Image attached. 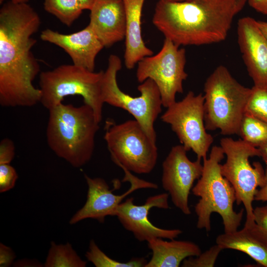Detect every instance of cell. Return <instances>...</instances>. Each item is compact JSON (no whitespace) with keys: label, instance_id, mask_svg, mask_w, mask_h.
<instances>
[{"label":"cell","instance_id":"cell-1","mask_svg":"<svg viewBox=\"0 0 267 267\" xmlns=\"http://www.w3.org/2000/svg\"><path fill=\"white\" fill-rule=\"evenodd\" d=\"M38 13L27 3L4 4L0 10V104L3 107H32L41 92L33 82L40 71L31 49L32 36L40 27Z\"/></svg>","mask_w":267,"mask_h":267},{"label":"cell","instance_id":"cell-28","mask_svg":"<svg viewBox=\"0 0 267 267\" xmlns=\"http://www.w3.org/2000/svg\"><path fill=\"white\" fill-rule=\"evenodd\" d=\"M15 169L9 164H0V192L3 193L13 188L18 178Z\"/></svg>","mask_w":267,"mask_h":267},{"label":"cell","instance_id":"cell-22","mask_svg":"<svg viewBox=\"0 0 267 267\" xmlns=\"http://www.w3.org/2000/svg\"><path fill=\"white\" fill-rule=\"evenodd\" d=\"M46 11L68 27L71 26L84 10L79 0H44Z\"/></svg>","mask_w":267,"mask_h":267},{"label":"cell","instance_id":"cell-17","mask_svg":"<svg viewBox=\"0 0 267 267\" xmlns=\"http://www.w3.org/2000/svg\"><path fill=\"white\" fill-rule=\"evenodd\" d=\"M89 26L104 47L125 38L126 15L123 0H95Z\"/></svg>","mask_w":267,"mask_h":267},{"label":"cell","instance_id":"cell-14","mask_svg":"<svg viewBox=\"0 0 267 267\" xmlns=\"http://www.w3.org/2000/svg\"><path fill=\"white\" fill-rule=\"evenodd\" d=\"M169 196L168 193H162L149 197L141 205H135L134 198H128L119 204L114 216L117 217L123 226L139 241L148 242L156 238L174 239L182 233L181 230L159 228L152 224L148 218L149 211L153 207L169 208Z\"/></svg>","mask_w":267,"mask_h":267},{"label":"cell","instance_id":"cell-37","mask_svg":"<svg viewBox=\"0 0 267 267\" xmlns=\"http://www.w3.org/2000/svg\"><path fill=\"white\" fill-rule=\"evenodd\" d=\"M10 1L15 3H27L29 0H10Z\"/></svg>","mask_w":267,"mask_h":267},{"label":"cell","instance_id":"cell-16","mask_svg":"<svg viewBox=\"0 0 267 267\" xmlns=\"http://www.w3.org/2000/svg\"><path fill=\"white\" fill-rule=\"evenodd\" d=\"M41 39L62 48L71 57L73 64L94 71L95 60L103 45L88 25L78 32L64 34L46 29Z\"/></svg>","mask_w":267,"mask_h":267},{"label":"cell","instance_id":"cell-12","mask_svg":"<svg viewBox=\"0 0 267 267\" xmlns=\"http://www.w3.org/2000/svg\"><path fill=\"white\" fill-rule=\"evenodd\" d=\"M124 181L131 183L130 188L122 195H115L113 189H110L106 181L101 178H92L84 174L88 190L87 201L69 221L70 224H75L83 220L92 219L100 223L104 222L107 216H114L118 206L123 200L134 191L142 188H158L154 183L140 179L132 175L125 168Z\"/></svg>","mask_w":267,"mask_h":267},{"label":"cell","instance_id":"cell-24","mask_svg":"<svg viewBox=\"0 0 267 267\" xmlns=\"http://www.w3.org/2000/svg\"><path fill=\"white\" fill-rule=\"evenodd\" d=\"M86 257L96 267H142L147 262L144 258H134L126 263L113 260L101 251L93 240L89 242Z\"/></svg>","mask_w":267,"mask_h":267},{"label":"cell","instance_id":"cell-11","mask_svg":"<svg viewBox=\"0 0 267 267\" xmlns=\"http://www.w3.org/2000/svg\"><path fill=\"white\" fill-rule=\"evenodd\" d=\"M204 105L203 94L195 95L189 91L181 100L167 107L161 117L163 122L171 126L186 151L192 150L200 160L207 158L214 142L205 128Z\"/></svg>","mask_w":267,"mask_h":267},{"label":"cell","instance_id":"cell-15","mask_svg":"<svg viewBox=\"0 0 267 267\" xmlns=\"http://www.w3.org/2000/svg\"><path fill=\"white\" fill-rule=\"evenodd\" d=\"M237 34L242 58L254 86L267 87V39L256 20L249 16L238 20Z\"/></svg>","mask_w":267,"mask_h":267},{"label":"cell","instance_id":"cell-7","mask_svg":"<svg viewBox=\"0 0 267 267\" xmlns=\"http://www.w3.org/2000/svg\"><path fill=\"white\" fill-rule=\"evenodd\" d=\"M220 146L226 156L225 162L221 165V173L234 188L237 205L243 204L246 214L244 226L249 227L254 222L255 195L265 180V170L261 164L255 162L251 165L249 161L250 157H260L259 149L242 139L230 137L222 138Z\"/></svg>","mask_w":267,"mask_h":267},{"label":"cell","instance_id":"cell-4","mask_svg":"<svg viewBox=\"0 0 267 267\" xmlns=\"http://www.w3.org/2000/svg\"><path fill=\"white\" fill-rule=\"evenodd\" d=\"M224 157L221 146H213L209 157L203 159L202 175L191 189L193 194L200 197L194 206L197 216V227L207 231L211 229L213 213L220 215L224 232L229 233L238 230L245 211L244 209L239 212L234 210L236 198L234 188L221 171L220 162Z\"/></svg>","mask_w":267,"mask_h":267},{"label":"cell","instance_id":"cell-29","mask_svg":"<svg viewBox=\"0 0 267 267\" xmlns=\"http://www.w3.org/2000/svg\"><path fill=\"white\" fill-rule=\"evenodd\" d=\"M14 142L8 138H3L0 143V164H9L15 156Z\"/></svg>","mask_w":267,"mask_h":267},{"label":"cell","instance_id":"cell-6","mask_svg":"<svg viewBox=\"0 0 267 267\" xmlns=\"http://www.w3.org/2000/svg\"><path fill=\"white\" fill-rule=\"evenodd\" d=\"M104 71H90L74 64L61 65L40 74V103L48 110L62 102L69 95L81 96L92 109L100 123L104 103L102 97Z\"/></svg>","mask_w":267,"mask_h":267},{"label":"cell","instance_id":"cell-13","mask_svg":"<svg viewBox=\"0 0 267 267\" xmlns=\"http://www.w3.org/2000/svg\"><path fill=\"white\" fill-rule=\"evenodd\" d=\"M182 145L173 146L162 164V184L174 205L186 215L191 214L188 198L194 181L201 176L200 159H189Z\"/></svg>","mask_w":267,"mask_h":267},{"label":"cell","instance_id":"cell-19","mask_svg":"<svg viewBox=\"0 0 267 267\" xmlns=\"http://www.w3.org/2000/svg\"><path fill=\"white\" fill-rule=\"evenodd\" d=\"M152 257L144 267H178L187 258L196 257L201 250L198 245L188 241H165L156 238L147 242Z\"/></svg>","mask_w":267,"mask_h":267},{"label":"cell","instance_id":"cell-31","mask_svg":"<svg viewBox=\"0 0 267 267\" xmlns=\"http://www.w3.org/2000/svg\"><path fill=\"white\" fill-rule=\"evenodd\" d=\"M247 3L257 12L267 15V0H247Z\"/></svg>","mask_w":267,"mask_h":267},{"label":"cell","instance_id":"cell-38","mask_svg":"<svg viewBox=\"0 0 267 267\" xmlns=\"http://www.w3.org/2000/svg\"><path fill=\"white\" fill-rule=\"evenodd\" d=\"M172 0L176 1H183L185 0Z\"/></svg>","mask_w":267,"mask_h":267},{"label":"cell","instance_id":"cell-36","mask_svg":"<svg viewBox=\"0 0 267 267\" xmlns=\"http://www.w3.org/2000/svg\"><path fill=\"white\" fill-rule=\"evenodd\" d=\"M84 9L90 10L95 0H79Z\"/></svg>","mask_w":267,"mask_h":267},{"label":"cell","instance_id":"cell-32","mask_svg":"<svg viewBox=\"0 0 267 267\" xmlns=\"http://www.w3.org/2000/svg\"><path fill=\"white\" fill-rule=\"evenodd\" d=\"M254 200L267 201V167L265 170V180L264 185L257 189L255 195Z\"/></svg>","mask_w":267,"mask_h":267},{"label":"cell","instance_id":"cell-23","mask_svg":"<svg viewBox=\"0 0 267 267\" xmlns=\"http://www.w3.org/2000/svg\"><path fill=\"white\" fill-rule=\"evenodd\" d=\"M238 135L242 140L259 148L267 143V123L244 113Z\"/></svg>","mask_w":267,"mask_h":267},{"label":"cell","instance_id":"cell-20","mask_svg":"<svg viewBox=\"0 0 267 267\" xmlns=\"http://www.w3.org/2000/svg\"><path fill=\"white\" fill-rule=\"evenodd\" d=\"M216 243L223 249H233L248 255L260 265L267 267V247L256 239L245 227L219 235Z\"/></svg>","mask_w":267,"mask_h":267},{"label":"cell","instance_id":"cell-2","mask_svg":"<svg viewBox=\"0 0 267 267\" xmlns=\"http://www.w3.org/2000/svg\"><path fill=\"white\" fill-rule=\"evenodd\" d=\"M247 0H159L152 18L165 38L180 45L224 41Z\"/></svg>","mask_w":267,"mask_h":267},{"label":"cell","instance_id":"cell-21","mask_svg":"<svg viewBox=\"0 0 267 267\" xmlns=\"http://www.w3.org/2000/svg\"><path fill=\"white\" fill-rule=\"evenodd\" d=\"M87 262L82 260L72 245L57 244L52 241L44 264V267H85Z\"/></svg>","mask_w":267,"mask_h":267},{"label":"cell","instance_id":"cell-3","mask_svg":"<svg viewBox=\"0 0 267 267\" xmlns=\"http://www.w3.org/2000/svg\"><path fill=\"white\" fill-rule=\"evenodd\" d=\"M46 130L48 146L72 166L80 168L91 159L99 128L92 109L85 104L62 103L48 110Z\"/></svg>","mask_w":267,"mask_h":267},{"label":"cell","instance_id":"cell-33","mask_svg":"<svg viewBox=\"0 0 267 267\" xmlns=\"http://www.w3.org/2000/svg\"><path fill=\"white\" fill-rule=\"evenodd\" d=\"M14 267H43L39 261L28 259H21L15 262L13 264Z\"/></svg>","mask_w":267,"mask_h":267},{"label":"cell","instance_id":"cell-30","mask_svg":"<svg viewBox=\"0 0 267 267\" xmlns=\"http://www.w3.org/2000/svg\"><path fill=\"white\" fill-rule=\"evenodd\" d=\"M16 257L13 250L9 247L0 243V267H8L13 264Z\"/></svg>","mask_w":267,"mask_h":267},{"label":"cell","instance_id":"cell-9","mask_svg":"<svg viewBox=\"0 0 267 267\" xmlns=\"http://www.w3.org/2000/svg\"><path fill=\"white\" fill-rule=\"evenodd\" d=\"M104 138L112 160L121 168L147 174L155 167L158 155L156 142L135 119L118 124L107 121Z\"/></svg>","mask_w":267,"mask_h":267},{"label":"cell","instance_id":"cell-25","mask_svg":"<svg viewBox=\"0 0 267 267\" xmlns=\"http://www.w3.org/2000/svg\"><path fill=\"white\" fill-rule=\"evenodd\" d=\"M251 89L244 113L267 123V87L254 86Z\"/></svg>","mask_w":267,"mask_h":267},{"label":"cell","instance_id":"cell-10","mask_svg":"<svg viewBox=\"0 0 267 267\" xmlns=\"http://www.w3.org/2000/svg\"><path fill=\"white\" fill-rule=\"evenodd\" d=\"M185 64V49L165 38L158 53L137 63L136 78L141 83L147 79L153 80L160 91L163 106L167 108L176 101L177 93H183L182 83L188 76Z\"/></svg>","mask_w":267,"mask_h":267},{"label":"cell","instance_id":"cell-18","mask_svg":"<svg viewBox=\"0 0 267 267\" xmlns=\"http://www.w3.org/2000/svg\"><path fill=\"white\" fill-rule=\"evenodd\" d=\"M126 15L124 62L126 68L132 69L145 57L153 52L147 47L141 34V19L145 0H123Z\"/></svg>","mask_w":267,"mask_h":267},{"label":"cell","instance_id":"cell-27","mask_svg":"<svg viewBox=\"0 0 267 267\" xmlns=\"http://www.w3.org/2000/svg\"><path fill=\"white\" fill-rule=\"evenodd\" d=\"M222 249L218 244L196 257H190L182 262L183 267H213Z\"/></svg>","mask_w":267,"mask_h":267},{"label":"cell","instance_id":"cell-5","mask_svg":"<svg viewBox=\"0 0 267 267\" xmlns=\"http://www.w3.org/2000/svg\"><path fill=\"white\" fill-rule=\"evenodd\" d=\"M252 91L237 82L223 65L218 66L204 86V123L207 130L224 135L239 134Z\"/></svg>","mask_w":267,"mask_h":267},{"label":"cell","instance_id":"cell-35","mask_svg":"<svg viewBox=\"0 0 267 267\" xmlns=\"http://www.w3.org/2000/svg\"><path fill=\"white\" fill-rule=\"evenodd\" d=\"M260 152V157L267 165V143L261 146L259 148Z\"/></svg>","mask_w":267,"mask_h":267},{"label":"cell","instance_id":"cell-34","mask_svg":"<svg viewBox=\"0 0 267 267\" xmlns=\"http://www.w3.org/2000/svg\"><path fill=\"white\" fill-rule=\"evenodd\" d=\"M256 22L258 27L267 39V21L256 20Z\"/></svg>","mask_w":267,"mask_h":267},{"label":"cell","instance_id":"cell-8","mask_svg":"<svg viewBox=\"0 0 267 267\" xmlns=\"http://www.w3.org/2000/svg\"><path fill=\"white\" fill-rule=\"evenodd\" d=\"M122 68L120 58L111 54L102 80V97L104 103L128 111L142 126L154 142H156L154 123L162 111L161 94L155 82L147 79L137 87L140 95L133 97L122 91L117 81L118 72Z\"/></svg>","mask_w":267,"mask_h":267},{"label":"cell","instance_id":"cell-26","mask_svg":"<svg viewBox=\"0 0 267 267\" xmlns=\"http://www.w3.org/2000/svg\"><path fill=\"white\" fill-rule=\"evenodd\" d=\"M254 222L245 227L256 239L267 247V205L254 209Z\"/></svg>","mask_w":267,"mask_h":267}]
</instances>
